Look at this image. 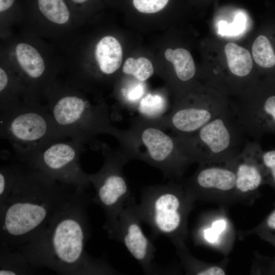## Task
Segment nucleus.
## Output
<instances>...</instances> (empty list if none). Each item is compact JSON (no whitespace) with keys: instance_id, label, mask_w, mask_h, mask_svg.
I'll return each instance as SVG.
<instances>
[{"instance_id":"nucleus-9","label":"nucleus","mask_w":275,"mask_h":275,"mask_svg":"<svg viewBox=\"0 0 275 275\" xmlns=\"http://www.w3.org/2000/svg\"><path fill=\"white\" fill-rule=\"evenodd\" d=\"M85 145L70 140L54 141L24 164L61 183L87 189L91 183L82 169L80 158Z\"/></svg>"},{"instance_id":"nucleus-23","label":"nucleus","mask_w":275,"mask_h":275,"mask_svg":"<svg viewBox=\"0 0 275 275\" xmlns=\"http://www.w3.org/2000/svg\"><path fill=\"white\" fill-rule=\"evenodd\" d=\"M169 0H133L135 8L144 13H153L162 9Z\"/></svg>"},{"instance_id":"nucleus-12","label":"nucleus","mask_w":275,"mask_h":275,"mask_svg":"<svg viewBox=\"0 0 275 275\" xmlns=\"http://www.w3.org/2000/svg\"><path fill=\"white\" fill-rule=\"evenodd\" d=\"M248 96L231 107L248 137L259 142L264 136L275 134V88Z\"/></svg>"},{"instance_id":"nucleus-26","label":"nucleus","mask_w":275,"mask_h":275,"mask_svg":"<svg viewBox=\"0 0 275 275\" xmlns=\"http://www.w3.org/2000/svg\"><path fill=\"white\" fill-rule=\"evenodd\" d=\"M90 0H66L73 13H80Z\"/></svg>"},{"instance_id":"nucleus-14","label":"nucleus","mask_w":275,"mask_h":275,"mask_svg":"<svg viewBox=\"0 0 275 275\" xmlns=\"http://www.w3.org/2000/svg\"><path fill=\"white\" fill-rule=\"evenodd\" d=\"M217 164H200L186 186V191L193 198L204 191L228 192L235 189L236 175L233 169L227 163Z\"/></svg>"},{"instance_id":"nucleus-18","label":"nucleus","mask_w":275,"mask_h":275,"mask_svg":"<svg viewBox=\"0 0 275 275\" xmlns=\"http://www.w3.org/2000/svg\"><path fill=\"white\" fill-rule=\"evenodd\" d=\"M166 59L172 62L174 66L178 78L183 82L191 79L196 73V67L190 52L182 48L173 50L167 49L165 51Z\"/></svg>"},{"instance_id":"nucleus-30","label":"nucleus","mask_w":275,"mask_h":275,"mask_svg":"<svg viewBox=\"0 0 275 275\" xmlns=\"http://www.w3.org/2000/svg\"><path fill=\"white\" fill-rule=\"evenodd\" d=\"M267 225L270 229L275 230V211L268 216L267 219Z\"/></svg>"},{"instance_id":"nucleus-29","label":"nucleus","mask_w":275,"mask_h":275,"mask_svg":"<svg viewBox=\"0 0 275 275\" xmlns=\"http://www.w3.org/2000/svg\"><path fill=\"white\" fill-rule=\"evenodd\" d=\"M226 227V222L224 219L216 221L212 225V228L219 234L224 231Z\"/></svg>"},{"instance_id":"nucleus-3","label":"nucleus","mask_w":275,"mask_h":275,"mask_svg":"<svg viewBox=\"0 0 275 275\" xmlns=\"http://www.w3.org/2000/svg\"><path fill=\"white\" fill-rule=\"evenodd\" d=\"M0 113L1 137L10 142L20 163H25L50 143L66 138L46 105L40 102L24 100Z\"/></svg>"},{"instance_id":"nucleus-15","label":"nucleus","mask_w":275,"mask_h":275,"mask_svg":"<svg viewBox=\"0 0 275 275\" xmlns=\"http://www.w3.org/2000/svg\"><path fill=\"white\" fill-rule=\"evenodd\" d=\"M95 56L100 71L105 75L112 74L121 65L122 47L114 37L105 36L96 44Z\"/></svg>"},{"instance_id":"nucleus-2","label":"nucleus","mask_w":275,"mask_h":275,"mask_svg":"<svg viewBox=\"0 0 275 275\" xmlns=\"http://www.w3.org/2000/svg\"><path fill=\"white\" fill-rule=\"evenodd\" d=\"M17 166L14 186L0 204L1 244L12 250L31 241L83 188L59 182L19 162Z\"/></svg>"},{"instance_id":"nucleus-7","label":"nucleus","mask_w":275,"mask_h":275,"mask_svg":"<svg viewBox=\"0 0 275 275\" xmlns=\"http://www.w3.org/2000/svg\"><path fill=\"white\" fill-rule=\"evenodd\" d=\"M193 198L179 185L169 183L145 188L137 208L143 222L156 235L180 240Z\"/></svg>"},{"instance_id":"nucleus-16","label":"nucleus","mask_w":275,"mask_h":275,"mask_svg":"<svg viewBox=\"0 0 275 275\" xmlns=\"http://www.w3.org/2000/svg\"><path fill=\"white\" fill-rule=\"evenodd\" d=\"M225 52L232 74L238 77H244L249 75L252 69L253 61L247 49L230 42L225 45Z\"/></svg>"},{"instance_id":"nucleus-13","label":"nucleus","mask_w":275,"mask_h":275,"mask_svg":"<svg viewBox=\"0 0 275 275\" xmlns=\"http://www.w3.org/2000/svg\"><path fill=\"white\" fill-rule=\"evenodd\" d=\"M263 151L259 142L248 140L237 156L226 163L235 172L237 191H253L267 180L262 160Z\"/></svg>"},{"instance_id":"nucleus-19","label":"nucleus","mask_w":275,"mask_h":275,"mask_svg":"<svg viewBox=\"0 0 275 275\" xmlns=\"http://www.w3.org/2000/svg\"><path fill=\"white\" fill-rule=\"evenodd\" d=\"M252 50L253 59L259 66L269 69L275 66V52L266 36H259L254 41Z\"/></svg>"},{"instance_id":"nucleus-22","label":"nucleus","mask_w":275,"mask_h":275,"mask_svg":"<svg viewBox=\"0 0 275 275\" xmlns=\"http://www.w3.org/2000/svg\"><path fill=\"white\" fill-rule=\"evenodd\" d=\"M17 163L3 165L0 168V204L11 194L17 177Z\"/></svg>"},{"instance_id":"nucleus-28","label":"nucleus","mask_w":275,"mask_h":275,"mask_svg":"<svg viewBox=\"0 0 275 275\" xmlns=\"http://www.w3.org/2000/svg\"><path fill=\"white\" fill-rule=\"evenodd\" d=\"M203 235L205 239L208 242L215 243L218 240L219 234L211 227L205 229Z\"/></svg>"},{"instance_id":"nucleus-27","label":"nucleus","mask_w":275,"mask_h":275,"mask_svg":"<svg viewBox=\"0 0 275 275\" xmlns=\"http://www.w3.org/2000/svg\"><path fill=\"white\" fill-rule=\"evenodd\" d=\"M196 274L198 275H223L225 274V271L218 266H212L198 271Z\"/></svg>"},{"instance_id":"nucleus-11","label":"nucleus","mask_w":275,"mask_h":275,"mask_svg":"<svg viewBox=\"0 0 275 275\" xmlns=\"http://www.w3.org/2000/svg\"><path fill=\"white\" fill-rule=\"evenodd\" d=\"M229 106L224 98L217 95L185 100L172 108L167 118V125L177 135H191Z\"/></svg>"},{"instance_id":"nucleus-20","label":"nucleus","mask_w":275,"mask_h":275,"mask_svg":"<svg viewBox=\"0 0 275 275\" xmlns=\"http://www.w3.org/2000/svg\"><path fill=\"white\" fill-rule=\"evenodd\" d=\"M167 105L162 96L148 93L140 100L138 109L145 119L151 120L160 117L167 109Z\"/></svg>"},{"instance_id":"nucleus-6","label":"nucleus","mask_w":275,"mask_h":275,"mask_svg":"<svg viewBox=\"0 0 275 275\" xmlns=\"http://www.w3.org/2000/svg\"><path fill=\"white\" fill-rule=\"evenodd\" d=\"M114 136L130 148L127 154L130 158L146 162L167 177L180 176L192 162L179 136H172L156 125L140 123L125 136L118 130Z\"/></svg>"},{"instance_id":"nucleus-17","label":"nucleus","mask_w":275,"mask_h":275,"mask_svg":"<svg viewBox=\"0 0 275 275\" xmlns=\"http://www.w3.org/2000/svg\"><path fill=\"white\" fill-rule=\"evenodd\" d=\"M0 275L28 274L33 268L17 251L1 244Z\"/></svg>"},{"instance_id":"nucleus-10","label":"nucleus","mask_w":275,"mask_h":275,"mask_svg":"<svg viewBox=\"0 0 275 275\" xmlns=\"http://www.w3.org/2000/svg\"><path fill=\"white\" fill-rule=\"evenodd\" d=\"M142 222L132 196L120 214L116 227L108 237L121 242L145 273H153L156 270L153 262L156 249L145 234Z\"/></svg>"},{"instance_id":"nucleus-24","label":"nucleus","mask_w":275,"mask_h":275,"mask_svg":"<svg viewBox=\"0 0 275 275\" xmlns=\"http://www.w3.org/2000/svg\"><path fill=\"white\" fill-rule=\"evenodd\" d=\"M262 160L266 179L275 186V147L269 150L263 151Z\"/></svg>"},{"instance_id":"nucleus-1","label":"nucleus","mask_w":275,"mask_h":275,"mask_svg":"<svg viewBox=\"0 0 275 275\" xmlns=\"http://www.w3.org/2000/svg\"><path fill=\"white\" fill-rule=\"evenodd\" d=\"M92 198L84 188L61 209L31 241L15 250L33 268L45 267L62 274H112L106 262L85 251L90 236L87 208Z\"/></svg>"},{"instance_id":"nucleus-8","label":"nucleus","mask_w":275,"mask_h":275,"mask_svg":"<svg viewBox=\"0 0 275 275\" xmlns=\"http://www.w3.org/2000/svg\"><path fill=\"white\" fill-rule=\"evenodd\" d=\"M102 150L104 163L97 172L89 174V178L95 192L92 201L104 212L106 221L103 227L108 236L115 229L120 214L132 196L123 172V167L129 157L124 153L111 151L103 144Z\"/></svg>"},{"instance_id":"nucleus-4","label":"nucleus","mask_w":275,"mask_h":275,"mask_svg":"<svg viewBox=\"0 0 275 275\" xmlns=\"http://www.w3.org/2000/svg\"><path fill=\"white\" fill-rule=\"evenodd\" d=\"M46 105L54 123L67 138L91 144L101 133H112L108 108L93 104L79 90L52 85Z\"/></svg>"},{"instance_id":"nucleus-21","label":"nucleus","mask_w":275,"mask_h":275,"mask_svg":"<svg viewBox=\"0 0 275 275\" xmlns=\"http://www.w3.org/2000/svg\"><path fill=\"white\" fill-rule=\"evenodd\" d=\"M123 71L126 74L133 75L139 81H144L153 74V67L151 62L145 58L138 59L129 58L123 65Z\"/></svg>"},{"instance_id":"nucleus-25","label":"nucleus","mask_w":275,"mask_h":275,"mask_svg":"<svg viewBox=\"0 0 275 275\" xmlns=\"http://www.w3.org/2000/svg\"><path fill=\"white\" fill-rule=\"evenodd\" d=\"M145 91L144 86L141 83L132 87L128 91H127L125 88H122L121 90L123 94L127 93L126 97L127 100L131 103L136 102L137 101H140L143 97Z\"/></svg>"},{"instance_id":"nucleus-5","label":"nucleus","mask_w":275,"mask_h":275,"mask_svg":"<svg viewBox=\"0 0 275 275\" xmlns=\"http://www.w3.org/2000/svg\"><path fill=\"white\" fill-rule=\"evenodd\" d=\"M179 136L192 162L200 164L229 162L248 141L231 106L194 134Z\"/></svg>"}]
</instances>
